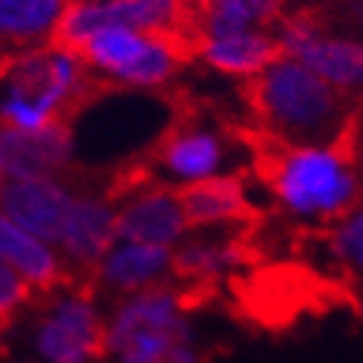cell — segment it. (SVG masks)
<instances>
[{
  "label": "cell",
  "mask_w": 363,
  "mask_h": 363,
  "mask_svg": "<svg viewBox=\"0 0 363 363\" xmlns=\"http://www.w3.org/2000/svg\"><path fill=\"white\" fill-rule=\"evenodd\" d=\"M251 110L274 145H346L357 118L352 96L289 55L251 81Z\"/></svg>",
  "instance_id": "obj_1"
},
{
  "label": "cell",
  "mask_w": 363,
  "mask_h": 363,
  "mask_svg": "<svg viewBox=\"0 0 363 363\" xmlns=\"http://www.w3.org/2000/svg\"><path fill=\"white\" fill-rule=\"evenodd\" d=\"M265 162L268 194L294 222L332 225L363 199V170L346 145H277Z\"/></svg>",
  "instance_id": "obj_2"
},
{
  "label": "cell",
  "mask_w": 363,
  "mask_h": 363,
  "mask_svg": "<svg viewBox=\"0 0 363 363\" xmlns=\"http://www.w3.org/2000/svg\"><path fill=\"white\" fill-rule=\"evenodd\" d=\"M104 357L113 363H202L185 291L162 283L118 297L104 314Z\"/></svg>",
  "instance_id": "obj_3"
},
{
  "label": "cell",
  "mask_w": 363,
  "mask_h": 363,
  "mask_svg": "<svg viewBox=\"0 0 363 363\" xmlns=\"http://www.w3.org/2000/svg\"><path fill=\"white\" fill-rule=\"evenodd\" d=\"M188 47L191 40L179 35L113 26L89 35L75 55L110 86L162 89L185 67Z\"/></svg>",
  "instance_id": "obj_4"
},
{
  "label": "cell",
  "mask_w": 363,
  "mask_h": 363,
  "mask_svg": "<svg viewBox=\"0 0 363 363\" xmlns=\"http://www.w3.org/2000/svg\"><path fill=\"white\" fill-rule=\"evenodd\" d=\"M191 18L194 0H69L47 47L78 52L89 35L113 26L188 38Z\"/></svg>",
  "instance_id": "obj_5"
},
{
  "label": "cell",
  "mask_w": 363,
  "mask_h": 363,
  "mask_svg": "<svg viewBox=\"0 0 363 363\" xmlns=\"http://www.w3.org/2000/svg\"><path fill=\"white\" fill-rule=\"evenodd\" d=\"M280 55L308 67L317 78L346 96L363 89V38L352 32H332L311 15H283L271 29Z\"/></svg>",
  "instance_id": "obj_6"
},
{
  "label": "cell",
  "mask_w": 363,
  "mask_h": 363,
  "mask_svg": "<svg viewBox=\"0 0 363 363\" xmlns=\"http://www.w3.org/2000/svg\"><path fill=\"white\" fill-rule=\"evenodd\" d=\"M32 332V352L40 363L104 360V311L84 289H55Z\"/></svg>",
  "instance_id": "obj_7"
},
{
  "label": "cell",
  "mask_w": 363,
  "mask_h": 363,
  "mask_svg": "<svg viewBox=\"0 0 363 363\" xmlns=\"http://www.w3.org/2000/svg\"><path fill=\"white\" fill-rule=\"evenodd\" d=\"M234 142L225 130L205 121H185L162 135L153 167L159 182L182 191L208 179L234 176Z\"/></svg>",
  "instance_id": "obj_8"
},
{
  "label": "cell",
  "mask_w": 363,
  "mask_h": 363,
  "mask_svg": "<svg viewBox=\"0 0 363 363\" xmlns=\"http://www.w3.org/2000/svg\"><path fill=\"white\" fill-rule=\"evenodd\" d=\"M116 202V237L127 242H145L159 248H176L191 234L182 208V196L164 182L133 179L113 194Z\"/></svg>",
  "instance_id": "obj_9"
},
{
  "label": "cell",
  "mask_w": 363,
  "mask_h": 363,
  "mask_svg": "<svg viewBox=\"0 0 363 363\" xmlns=\"http://www.w3.org/2000/svg\"><path fill=\"white\" fill-rule=\"evenodd\" d=\"M116 202L110 194H75L61 231L55 251L61 254L67 271L93 274L101 257L116 242Z\"/></svg>",
  "instance_id": "obj_10"
},
{
  "label": "cell",
  "mask_w": 363,
  "mask_h": 363,
  "mask_svg": "<svg viewBox=\"0 0 363 363\" xmlns=\"http://www.w3.org/2000/svg\"><path fill=\"white\" fill-rule=\"evenodd\" d=\"M75 199V191L67 188L61 176H32V179H9L0 191V213L32 237L50 242L55 248L61 222Z\"/></svg>",
  "instance_id": "obj_11"
},
{
  "label": "cell",
  "mask_w": 363,
  "mask_h": 363,
  "mask_svg": "<svg viewBox=\"0 0 363 363\" xmlns=\"http://www.w3.org/2000/svg\"><path fill=\"white\" fill-rule=\"evenodd\" d=\"M72 156V124L52 121L40 130L0 124V167L12 179L61 176Z\"/></svg>",
  "instance_id": "obj_12"
},
{
  "label": "cell",
  "mask_w": 363,
  "mask_h": 363,
  "mask_svg": "<svg viewBox=\"0 0 363 363\" xmlns=\"http://www.w3.org/2000/svg\"><path fill=\"white\" fill-rule=\"evenodd\" d=\"M93 277L116 297H127L173 280V251L145 242L116 240L96 265Z\"/></svg>",
  "instance_id": "obj_13"
},
{
  "label": "cell",
  "mask_w": 363,
  "mask_h": 363,
  "mask_svg": "<svg viewBox=\"0 0 363 363\" xmlns=\"http://www.w3.org/2000/svg\"><path fill=\"white\" fill-rule=\"evenodd\" d=\"M191 47L196 50L199 61L234 81H254L271 61L280 55L277 40L271 29H248V32H228V35H202L194 38Z\"/></svg>",
  "instance_id": "obj_14"
},
{
  "label": "cell",
  "mask_w": 363,
  "mask_h": 363,
  "mask_svg": "<svg viewBox=\"0 0 363 363\" xmlns=\"http://www.w3.org/2000/svg\"><path fill=\"white\" fill-rule=\"evenodd\" d=\"M0 262L9 265L32 289V294H52L69 277L61 254L50 242L32 237L4 213H0Z\"/></svg>",
  "instance_id": "obj_15"
},
{
  "label": "cell",
  "mask_w": 363,
  "mask_h": 363,
  "mask_svg": "<svg viewBox=\"0 0 363 363\" xmlns=\"http://www.w3.org/2000/svg\"><path fill=\"white\" fill-rule=\"evenodd\" d=\"M245 251L234 234L222 228L191 231L173 248V277L182 283H216L242 265Z\"/></svg>",
  "instance_id": "obj_16"
},
{
  "label": "cell",
  "mask_w": 363,
  "mask_h": 363,
  "mask_svg": "<svg viewBox=\"0 0 363 363\" xmlns=\"http://www.w3.org/2000/svg\"><path fill=\"white\" fill-rule=\"evenodd\" d=\"M182 208H185L191 231H228L231 225H240L248 216V194L240 185L237 176H219L199 185L182 188Z\"/></svg>",
  "instance_id": "obj_17"
},
{
  "label": "cell",
  "mask_w": 363,
  "mask_h": 363,
  "mask_svg": "<svg viewBox=\"0 0 363 363\" xmlns=\"http://www.w3.org/2000/svg\"><path fill=\"white\" fill-rule=\"evenodd\" d=\"M283 0H194L191 35L202 38L248 29H274L283 18Z\"/></svg>",
  "instance_id": "obj_18"
},
{
  "label": "cell",
  "mask_w": 363,
  "mask_h": 363,
  "mask_svg": "<svg viewBox=\"0 0 363 363\" xmlns=\"http://www.w3.org/2000/svg\"><path fill=\"white\" fill-rule=\"evenodd\" d=\"M69 0H0V40L38 43L47 40Z\"/></svg>",
  "instance_id": "obj_19"
},
{
  "label": "cell",
  "mask_w": 363,
  "mask_h": 363,
  "mask_svg": "<svg viewBox=\"0 0 363 363\" xmlns=\"http://www.w3.org/2000/svg\"><path fill=\"white\" fill-rule=\"evenodd\" d=\"M326 248L340 268L363 277V199L329 225Z\"/></svg>",
  "instance_id": "obj_20"
},
{
  "label": "cell",
  "mask_w": 363,
  "mask_h": 363,
  "mask_svg": "<svg viewBox=\"0 0 363 363\" xmlns=\"http://www.w3.org/2000/svg\"><path fill=\"white\" fill-rule=\"evenodd\" d=\"M32 289L15 274L9 265L0 262V326L15 320V314L32 300Z\"/></svg>",
  "instance_id": "obj_21"
},
{
  "label": "cell",
  "mask_w": 363,
  "mask_h": 363,
  "mask_svg": "<svg viewBox=\"0 0 363 363\" xmlns=\"http://www.w3.org/2000/svg\"><path fill=\"white\" fill-rule=\"evenodd\" d=\"M346 147H349V153L354 156L357 167L363 170V113H357V118H354V124H352V133H349V139H346Z\"/></svg>",
  "instance_id": "obj_22"
},
{
  "label": "cell",
  "mask_w": 363,
  "mask_h": 363,
  "mask_svg": "<svg viewBox=\"0 0 363 363\" xmlns=\"http://www.w3.org/2000/svg\"><path fill=\"white\" fill-rule=\"evenodd\" d=\"M6 69H9V61H6V58H0V78L6 75Z\"/></svg>",
  "instance_id": "obj_23"
},
{
  "label": "cell",
  "mask_w": 363,
  "mask_h": 363,
  "mask_svg": "<svg viewBox=\"0 0 363 363\" xmlns=\"http://www.w3.org/2000/svg\"><path fill=\"white\" fill-rule=\"evenodd\" d=\"M360 104H363V89H360Z\"/></svg>",
  "instance_id": "obj_24"
}]
</instances>
